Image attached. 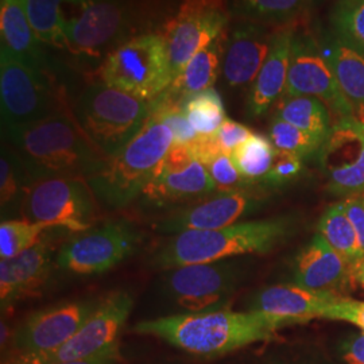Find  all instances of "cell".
<instances>
[{"label": "cell", "instance_id": "4316f807", "mask_svg": "<svg viewBox=\"0 0 364 364\" xmlns=\"http://www.w3.org/2000/svg\"><path fill=\"white\" fill-rule=\"evenodd\" d=\"M220 72V43L218 39L208 48L196 54L165 93L182 105L186 97L213 88V84L216 82Z\"/></svg>", "mask_w": 364, "mask_h": 364}, {"label": "cell", "instance_id": "74e56055", "mask_svg": "<svg viewBox=\"0 0 364 364\" xmlns=\"http://www.w3.org/2000/svg\"><path fill=\"white\" fill-rule=\"evenodd\" d=\"M210 178L215 182L219 192L236 191L239 186L247 183V180L239 173L230 154H220L205 165Z\"/></svg>", "mask_w": 364, "mask_h": 364}, {"label": "cell", "instance_id": "484cf974", "mask_svg": "<svg viewBox=\"0 0 364 364\" xmlns=\"http://www.w3.org/2000/svg\"><path fill=\"white\" fill-rule=\"evenodd\" d=\"M323 0H230V13L242 21L281 27L299 23Z\"/></svg>", "mask_w": 364, "mask_h": 364}, {"label": "cell", "instance_id": "d4e9b609", "mask_svg": "<svg viewBox=\"0 0 364 364\" xmlns=\"http://www.w3.org/2000/svg\"><path fill=\"white\" fill-rule=\"evenodd\" d=\"M0 36L1 46L21 61L39 70H49L41 42L30 25L23 0H1Z\"/></svg>", "mask_w": 364, "mask_h": 364}, {"label": "cell", "instance_id": "4dcf8cb0", "mask_svg": "<svg viewBox=\"0 0 364 364\" xmlns=\"http://www.w3.org/2000/svg\"><path fill=\"white\" fill-rule=\"evenodd\" d=\"M30 25L41 43L65 49L66 0H23Z\"/></svg>", "mask_w": 364, "mask_h": 364}, {"label": "cell", "instance_id": "9a60e30c", "mask_svg": "<svg viewBox=\"0 0 364 364\" xmlns=\"http://www.w3.org/2000/svg\"><path fill=\"white\" fill-rule=\"evenodd\" d=\"M331 193L344 198L364 193V120L343 117L317 151Z\"/></svg>", "mask_w": 364, "mask_h": 364}, {"label": "cell", "instance_id": "f1b7e54d", "mask_svg": "<svg viewBox=\"0 0 364 364\" xmlns=\"http://www.w3.org/2000/svg\"><path fill=\"white\" fill-rule=\"evenodd\" d=\"M317 234L321 235L329 246L341 255L353 270L362 259L358 236L344 209L343 201L332 204L323 213Z\"/></svg>", "mask_w": 364, "mask_h": 364}, {"label": "cell", "instance_id": "f6af8a7d", "mask_svg": "<svg viewBox=\"0 0 364 364\" xmlns=\"http://www.w3.org/2000/svg\"><path fill=\"white\" fill-rule=\"evenodd\" d=\"M269 364H302V363H291V362H273Z\"/></svg>", "mask_w": 364, "mask_h": 364}, {"label": "cell", "instance_id": "1f68e13d", "mask_svg": "<svg viewBox=\"0 0 364 364\" xmlns=\"http://www.w3.org/2000/svg\"><path fill=\"white\" fill-rule=\"evenodd\" d=\"M181 108L198 135L215 134L227 119L220 93L215 88L186 97Z\"/></svg>", "mask_w": 364, "mask_h": 364}, {"label": "cell", "instance_id": "ac0fdd59", "mask_svg": "<svg viewBox=\"0 0 364 364\" xmlns=\"http://www.w3.org/2000/svg\"><path fill=\"white\" fill-rule=\"evenodd\" d=\"M257 208V200L236 189L203 197L186 208L177 209L156 224L164 234H182L189 231L219 230L235 223Z\"/></svg>", "mask_w": 364, "mask_h": 364}, {"label": "cell", "instance_id": "f35d334b", "mask_svg": "<svg viewBox=\"0 0 364 364\" xmlns=\"http://www.w3.org/2000/svg\"><path fill=\"white\" fill-rule=\"evenodd\" d=\"M304 168L302 158L285 151H278L274 158L272 169L264 177V181L274 186L287 185V182L297 178Z\"/></svg>", "mask_w": 364, "mask_h": 364}, {"label": "cell", "instance_id": "cb8c5ba5", "mask_svg": "<svg viewBox=\"0 0 364 364\" xmlns=\"http://www.w3.org/2000/svg\"><path fill=\"white\" fill-rule=\"evenodd\" d=\"M350 272L341 255L321 235L316 234L297 255L294 284L316 291H332L346 281Z\"/></svg>", "mask_w": 364, "mask_h": 364}, {"label": "cell", "instance_id": "2e32d148", "mask_svg": "<svg viewBox=\"0 0 364 364\" xmlns=\"http://www.w3.org/2000/svg\"><path fill=\"white\" fill-rule=\"evenodd\" d=\"M99 302V299H78L30 314L11 335L15 355H31L60 348L90 318Z\"/></svg>", "mask_w": 364, "mask_h": 364}, {"label": "cell", "instance_id": "d590c367", "mask_svg": "<svg viewBox=\"0 0 364 364\" xmlns=\"http://www.w3.org/2000/svg\"><path fill=\"white\" fill-rule=\"evenodd\" d=\"M269 138L278 151H285L301 158L317 153L323 144L321 139L275 115L270 123Z\"/></svg>", "mask_w": 364, "mask_h": 364}, {"label": "cell", "instance_id": "f546056e", "mask_svg": "<svg viewBox=\"0 0 364 364\" xmlns=\"http://www.w3.org/2000/svg\"><path fill=\"white\" fill-rule=\"evenodd\" d=\"M33 181L18 154L9 147H1L0 156V209L3 220L19 213L27 191Z\"/></svg>", "mask_w": 364, "mask_h": 364}, {"label": "cell", "instance_id": "603a6c76", "mask_svg": "<svg viewBox=\"0 0 364 364\" xmlns=\"http://www.w3.org/2000/svg\"><path fill=\"white\" fill-rule=\"evenodd\" d=\"M321 54L331 66L338 88L364 120V54L338 38L329 28L318 26L314 31Z\"/></svg>", "mask_w": 364, "mask_h": 364}, {"label": "cell", "instance_id": "5bb4252c", "mask_svg": "<svg viewBox=\"0 0 364 364\" xmlns=\"http://www.w3.org/2000/svg\"><path fill=\"white\" fill-rule=\"evenodd\" d=\"M141 240L142 235L129 221H111L69 240L58 252L57 266L77 275L107 273L131 257Z\"/></svg>", "mask_w": 364, "mask_h": 364}, {"label": "cell", "instance_id": "9c48e42d", "mask_svg": "<svg viewBox=\"0 0 364 364\" xmlns=\"http://www.w3.org/2000/svg\"><path fill=\"white\" fill-rule=\"evenodd\" d=\"M95 193L84 178H50L33 182L21 216L23 220L70 232L90 230L96 212Z\"/></svg>", "mask_w": 364, "mask_h": 364}, {"label": "cell", "instance_id": "7c38bea8", "mask_svg": "<svg viewBox=\"0 0 364 364\" xmlns=\"http://www.w3.org/2000/svg\"><path fill=\"white\" fill-rule=\"evenodd\" d=\"M77 13L65 19L66 48L76 55L100 57L117 49L131 28L124 0H66Z\"/></svg>", "mask_w": 364, "mask_h": 364}, {"label": "cell", "instance_id": "7a4b0ae2", "mask_svg": "<svg viewBox=\"0 0 364 364\" xmlns=\"http://www.w3.org/2000/svg\"><path fill=\"white\" fill-rule=\"evenodd\" d=\"M33 182L50 178L90 180L107 156L92 144L68 107L7 139Z\"/></svg>", "mask_w": 364, "mask_h": 364}, {"label": "cell", "instance_id": "e575fe53", "mask_svg": "<svg viewBox=\"0 0 364 364\" xmlns=\"http://www.w3.org/2000/svg\"><path fill=\"white\" fill-rule=\"evenodd\" d=\"M46 225L28 220H1L0 224V259L16 257L41 242Z\"/></svg>", "mask_w": 364, "mask_h": 364}, {"label": "cell", "instance_id": "4fadbf2b", "mask_svg": "<svg viewBox=\"0 0 364 364\" xmlns=\"http://www.w3.org/2000/svg\"><path fill=\"white\" fill-rule=\"evenodd\" d=\"M287 96L320 99L338 119L356 117L355 109L338 88L335 75L321 54L314 31L296 25L287 72Z\"/></svg>", "mask_w": 364, "mask_h": 364}, {"label": "cell", "instance_id": "8992f818", "mask_svg": "<svg viewBox=\"0 0 364 364\" xmlns=\"http://www.w3.org/2000/svg\"><path fill=\"white\" fill-rule=\"evenodd\" d=\"M153 102L138 99L105 82H95L78 97L75 117L107 158L117 154L144 129Z\"/></svg>", "mask_w": 364, "mask_h": 364}, {"label": "cell", "instance_id": "83f0119b", "mask_svg": "<svg viewBox=\"0 0 364 364\" xmlns=\"http://www.w3.org/2000/svg\"><path fill=\"white\" fill-rule=\"evenodd\" d=\"M275 117L326 141L333 126L331 111L320 99L312 96H287L277 102Z\"/></svg>", "mask_w": 364, "mask_h": 364}, {"label": "cell", "instance_id": "ee69618b", "mask_svg": "<svg viewBox=\"0 0 364 364\" xmlns=\"http://www.w3.org/2000/svg\"><path fill=\"white\" fill-rule=\"evenodd\" d=\"M352 278L364 287V260L352 270Z\"/></svg>", "mask_w": 364, "mask_h": 364}, {"label": "cell", "instance_id": "60d3db41", "mask_svg": "<svg viewBox=\"0 0 364 364\" xmlns=\"http://www.w3.org/2000/svg\"><path fill=\"white\" fill-rule=\"evenodd\" d=\"M341 201H343L344 209H346L348 219L351 221L352 227L358 236L362 259L364 260V204L362 196H353L348 198H343Z\"/></svg>", "mask_w": 364, "mask_h": 364}, {"label": "cell", "instance_id": "d6a6232c", "mask_svg": "<svg viewBox=\"0 0 364 364\" xmlns=\"http://www.w3.org/2000/svg\"><path fill=\"white\" fill-rule=\"evenodd\" d=\"M275 154L277 149L270 138L252 132L247 141L235 150L231 158L239 173L247 181H254L267 176L272 169Z\"/></svg>", "mask_w": 364, "mask_h": 364}, {"label": "cell", "instance_id": "5b68a950", "mask_svg": "<svg viewBox=\"0 0 364 364\" xmlns=\"http://www.w3.org/2000/svg\"><path fill=\"white\" fill-rule=\"evenodd\" d=\"M1 130L7 139L66 108L65 96L49 70L27 65L0 48Z\"/></svg>", "mask_w": 364, "mask_h": 364}, {"label": "cell", "instance_id": "ab89813d", "mask_svg": "<svg viewBox=\"0 0 364 364\" xmlns=\"http://www.w3.org/2000/svg\"><path fill=\"white\" fill-rule=\"evenodd\" d=\"M213 135L221 151L224 154L231 156L240 144H245L252 135V131L239 122L225 119L224 123L219 127V130L216 131Z\"/></svg>", "mask_w": 364, "mask_h": 364}, {"label": "cell", "instance_id": "52a82bcc", "mask_svg": "<svg viewBox=\"0 0 364 364\" xmlns=\"http://www.w3.org/2000/svg\"><path fill=\"white\" fill-rule=\"evenodd\" d=\"M97 78L138 99L154 102L174 81L165 39L144 34L120 43L105 57Z\"/></svg>", "mask_w": 364, "mask_h": 364}, {"label": "cell", "instance_id": "836d02e7", "mask_svg": "<svg viewBox=\"0 0 364 364\" xmlns=\"http://www.w3.org/2000/svg\"><path fill=\"white\" fill-rule=\"evenodd\" d=\"M328 28L364 54V0H336Z\"/></svg>", "mask_w": 364, "mask_h": 364}, {"label": "cell", "instance_id": "6da1fadb", "mask_svg": "<svg viewBox=\"0 0 364 364\" xmlns=\"http://www.w3.org/2000/svg\"><path fill=\"white\" fill-rule=\"evenodd\" d=\"M287 326L258 311L177 313L138 323L134 331L161 338L177 350L201 358H219L251 344L273 340Z\"/></svg>", "mask_w": 364, "mask_h": 364}, {"label": "cell", "instance_id": "b9f144b4", "mask_svg": "<svg viewBox=\"0 0 364 364\" xmlns=\"http://www.w3.org/2000/svg\"><path fill=\"white\" fill-rule=\"evenodd\" d=\"M340 356L346 364H364V333L344 338L338 347Z\"/></svg>", "mask_w": 364, "mask_h": 364}, {"label": "cell", "instance_id": "44dd1931", "mask_svg": "<svg viewBox=\"0 0 364 364\" xmlns=\"http://www.w3.org/2000/svg\"><path fill=\"white\" fill-rule=\"evenodd\" d=\"M296 25L277 27L274 31L269 54L248 90L246 111L252 119L263 117L285 93L290 46Z\"/></svg>", "mask_w": 364, "mask_h": 364}, {"label": "cell", "instance_id": "ffe728a7", "mask_svg": "<svg viewBox=\"0 0 364 364\" xmlns=\"http://www.w3.org/2000/svg\"><path fill=\"white\" fill-rule=\"evenodd\" d=\"M215 191L216 185L201 162L195 159L185 168L170 169L162 161L139 197L144 205L165 208L205 197Z\"/></svg>", "mask_w": 364, "mask_h": 364}, {"label": "cell", "instance_id": "3957f363", "mask_svg": "<svg viewBox=\"0 0 364 364\" xmlns=\"http://www.w3.org/2000/svg\"><path fill=\"white\" fill-rule=\"evenodd\" d=\"M290 230V219L275 218L235 223L219 230L182 232L156 252L153 263L162 270H170L247 254H264L281 243Z\"/></svg>", "mask_w": 364, "mask_h": 364}, {"label": "cell", "instance_id": "8fae6325", "mask_svg": "<svg viewBox=\"0 0 364 364\" xmlns=\"http://www.w3.org/2000/svg\"><path fill=\"white\" fill-rule=\"evenodd\" d=\"M224 0H183L177 15L166 22L162 37L173 78L178 77L197 53L216 42L228 28Z\"/></svg>", "mask_w": 364, "mask_h": 364}, {"label": "cell", "instance_id": "bcb514c9", "mask_svg": "<svg viewBox=\"0 0 364 364\" xmlns=\"http://www.w3.org/2000/svg\"><path fill=\"white\" fill-rule=\"evenodd\" d=\"M362 200H363V204H364V193L362 195Z\"/></svg>", "mask_w": 364, "mask_h": 364}, {"label": "cell", "instance_id": "e0dca14e", "mask_svg": "<svg viewBox=\"0 0 364 364\" xmlns=\"http://www.w3.org/2000/svg\"><path fill=\"white\" fill-rule=\"evenodd\" d=\"M275 28L239 19L232 28L224 31L219 38L220 75L230 88L250 90L269 54Z\"/></svg>", "mask_w": 364, "mask_h": 364}, {"label": "cell", "instance_id": "7bdbcfd3", "mask_svg": "<svg viewBox=\"0 0 364 364\" xmlns=\"http://www.w3.org/2000/svg\"><path fill=\"white\" fill-rule=\"evenodd\" d=\"M120 352L119 347L109 350V351L103 352L97 356H93L90 359H84V360H76V362H66V363L58 364H119L120 362Z\"/></svg>", "mask_w": 364, "mask_h": 364}, {"label": "cell", "instance_id": "30bf717a", "mask_svg": "<svg viewBox=\"0 0 364 364\" xmlns=\"http://www.w3.org/2000/svg\"><path fill=\"white\" fill-rule=\"evenodd\" d=\"M162 289L181 313L223 309L239 285L242 269L232 259L188 264L165 270Z\"/></svg>", "mask_w": 364, "mask_h": 364}, {"label": "cell", "instance_id": "7402d4cb", "mask_svg": "<svg viewBox=\"0 0 364 364\" xmlns=\"http://www.w3.org/2000/svg\"><path fill=\"white\" fill-rule=\"evenodd\" d=\"M336 294L293 285H275L260 290L250 311L278 318L287 326L321 318V313Z\"/></svg>", "mask_w": 364, "mask_h": 364}, {"label": "cell", "instance_id": "277c9868", "mask_svg": "<svg viewBox=\"0 0 364 364\" xmlns=\"http://www.w3.org/2000/svg\"><path fill=\"white\" fill-rule=\"evenodd\" d=\"M173 144V132L153 107L144 129L88 180L93 193L109 209L130 205L141 196Z\"/></svg>", "mask_w": 364, "mask_h": 364}, {"label": "cell", "instance_id": "8d00e7d4", "mask_svg": "<svg viewBox=\"0 0 364 364\" xmlns=\"http://www.w3.org/2000/svg\"><path fill=\"white\" fill-rule=\"evenodd\" d=\"M321 320L350 323L364 333V301L335 296L321 313Z\"/></svg>", "mask_w": 364, "mask_h": 364}, {"label": "cell", "instance_id": "ba28073f", "mask_svg": "<svg viewBox=\"0 0 364 364\" xmlns=\"http://www.w3.org/2000/svg\"><path fill=\"white\" fill-rule=\"evenodd\" d=\"M134 299L126 291H117L102 299L90 318L64 346L49 352L14 355L4 364H58L97 356L119 347V336L126 324Z\"/></svg>", "mask_w": 364, "mask_h": 364}, {"label": "cell", "instance_id": "d6986e66", "mask_svg": "<svg viewBox=\"0 0 364 364\" xmlns=\"http://www.w3.org/2000/svg\"><path fill=\"white\" fill-rule=\"evenodd\" d=\"M53 267V247L42 240L25 252L0 262V302L4 311L14 302L37 294Z\"/></svg>", "mask_w": 364, "mask_h": 364}]
</instances>
